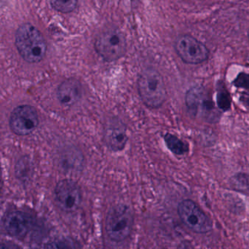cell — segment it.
Segmentation results:
<instances>
[{"mask_svg": "<svg viewBox=\"0 0 249 249\" xmlns=\"http://www.w3.org/2000/svg\"><path fill=\"white\" fill-rule=\"evenodd\" d=\"M16 45L23 59L37 63L45 58L47 43L41 32L31 23L21 25L16 32Z\"/></svg>", "mask_w": 249, "mask_h": 249, "instance_id": "cell-1", "label": "cell"}, {"mask_svg": "<svg viewBox=\"0 0 249 249\" xmlns=\"http://www.w3.org/2000/svg\"><path fill=\"white\" fill-rule=\"evenodd\" d=\"M137 86L139 96L146 107L157 109L163 105L166 99V88L162 76L157 70L149 68L142 72Z\"/></svg>", "mask_w": 249, "mask_h": 249, "instance_id": "cell-2", "label": "cell"}, {"mask_svg": "<svg viewBox=\"0 0 249 249\" xmlns=\"http://www.w3.org/2000/svg\"><path fill=\"white\" fill-rule=\"evenodd\" d=\"M133 223L134 218L131 209L125 205H116L109 211L107 216V234L114 242H123L131 234Z\"/></svg>", "mask_w": 249, "mask_h": 249, "instance_id": "cell-3", "label": "cell"}, {"mask_svg": "<svg viewBox=\"0 0 249 249\" xmlns=\"http://www.w3.org/2000/svg\"><path fill=\"white\" fill-rule=\"evenodd\" d=\"M185 102L189 113L196 118L209 122H215L220 118L210 95L203 86H194L188 90Z\"/></svg>", "mask_w": 249, "mask_h": 249, "instance_id": "cell-4", "label": "cell"}, {"mask_svg": "<svg viewBox=\"0 0 249 249\" xmlns=\"http://www.w3.org/2000/svg\"><path fill=\"white\" fill-rule=\"evenodd\" d=\"M95 49L105 61H116L125 54L127 49L125 37L118 29H106L96 38Z\"/></svg>", "mask_w": 249, "mask_h": 249, "instance_id": "cell-5", "label": "cell"}, {"mask_svg": "<svg viewBox=\"0 0 249 249\" xmlns=\"http://www.w3.org/2000/svg\"><path fill=\"white\" fill-rule=\"evenodd\" d=\"M178 213L181 222L193 232L206 233L212 230L210 219L193 200L181 201L178 206Z\"/></svg>", "mask_w": 249, "mask_h": 249, "instance_id": "cell-6", "label": "cell"}, {"mask_svg": "<svg viewBox=\"0 0 249 249\" xmlns=\"http://www.w3.org/2000/svg\"><path fill=\"white\" fill-rule=\"evenodd\" d=\"M174 46L178 57L187 64H201L209 58L207 47L190 35L178 37Z\"/></svg>", "mask_w": 249, "mask_h": 249, "instance_id": "cell-7", "label": "cell"}, {"mask_svg": "<svg viewBox=\"0 0 249 249\" xmlns=\"http://www.w3.org/2000/svg\"><path fill=\"white\" fill-rule=\"evenodd\" d=\"M39 125L37 111L31 105H20L13 110L10 127L17 135L25 136L33 133Z\"/></svg>", "mask_w": 249, "mask_h": 249, "instance_id": "cell-8", "label": "cell"}, {"mask_svg": "<svg viewBox=\"0 0 249 249\" xmlns=\"http://www.w3.org/2000/svg\"><path fill=\"white\" fill-rule=\"evenodd\" d=\"M55 198L57 205L63 211L73 213L81 205V190L74 181L62 180L55 187Z\"/></svg>", "mask_w": 249, "mask_h": 249, "instance_id": "cell-9", "label": "cell"}, {"mask_svg": "<svg viewBox=\"0 0 249 249\" xmlns=\"http://www.w3.org/2000/svg\"><path fill=\"white\" fill-rule=\"evenodd\" d=\"M104 140L110 150L115 152L124 150L128 140L124 123L115 118L108 121L104 133Z\"/></svg>", "mask_w": 249, "mask_h": 249, "instance_id": "cell-10", "label": "cell"}, {"mask_svg": "<svg viewBox=\"0 0 249 249\" xmlns=\"http://www.w3.org/2000/svg\"><path fill=\"white\" fill-rule=\"evenodd\" d=\"M32 226V219L21 211H13L6 216L4 227L7 233L16 238H23Z\"/></svg>", "mask_w": 249, "mask_h": 249, "instance_id": "cell-11", "label": "cell"}, {"mask_svg": "<svg viewBox=\"0 0 249 249\" xmlns=\"http://www.w3.org/2000/svg\"><path fill=\"white\" fill-rule=\"evenodd\" d=\"M57 96L61 105L70 108L77 103L81 98V84L76 79H67L58 86Z\"/></svg>", "mask_w": 249, "mask_h": 249, "instance_id": "cell-12", "label": "cell"}, {"mask_svg": "<svg viewBox=\"0 0 249 249\" xmlns=\"http://www.w3.org/2000/svg\"><path fill=\"white\" fill-rule=\"evenodd\" d=\"M164 140L168 149L175 155L181 156L188 152V146L174 134L167 133L164 136Z\"/></svg>", "mask_w": 249, "mask_h": 249, "instance_id": "cell-13", "label": "cell"}, {"mask_svg": "<svg viewBox=\"0 0 249 249\" xmlns=\"http://www.w3.org/2000/svg\"><path fill=\"white\" fill-rule=\"evenodd\" d=\"M50 3L57 11L69 13L75 10L77 5V0H50Z\"/></svg>", "mask_w": 249, "mask_h": 249, "instance_id": "cell-14", "label": "cell"}, {"mask_svg": "<svg viewBox=\"0 0 249 249\" xmlns=\"http://www.w3.org/2000/svg\"><path fill=\"white\" fill-rule=\"evenodd\" d=\"M217 105L219 109L227 111L231 108V99L228 90L223 85L220 84L218 89Z\"/></svg>", "mask_w": 249, "mask_h": 249, "instance_id": "cell-15", "label": "cell"}, {"mask_svg": "<svg viewBox=\"0 0 249 249\" xmlns=\"http://www.w3.org/2000/svg\"><path fill=\"white\" fill-rule=\"evenodd\" d=\"M233 84L236 87L242 88L249 91V74L241 73L233 81Z\"/></svg>", "mask_w": 249, "mask_h": 249, "instance_id": "cell-16", "label": "cell"}, {"mask_svg": "<svg viewBox=\"0 0 249 249\" xmlns=\"http://www.w3.org/2000/svg\"><path fill=\"white\" fill-rule=\"evenodd\" d=\"M241 100L244 102V105H247L249 108V95H244L241 97Z\"/></svg>", "mask_w": 249, "mask_h": 249, "instance_id": "cell-17", "label": "cell"}, {"mask_svg": "<svg viewBox=\"0 0 249 249\" xmlns=\"http://www.w3.org/2000/svg\"><path fill=\"white\" fill-rule=\"evenodd\" d=\"M1 178H0V194H1Z\"/></svg>", "mask_w": 249, "mask_h": 249, "instance_id": "cell-18", "label": "cell"}, {"mask_svg": "<svg viewBox=\"0 0 249 249\" xmlns=\"http://www.w3.org/2000/svg\"><path fill=\"white\" fill-rule=\"evenodd\" d=\"M248 38H249V31H248Z\"/></svg>", "mask_w": 249, "mask_h": 249, "instance_id": "cell-19", "label": "cell"}]
</instances>
